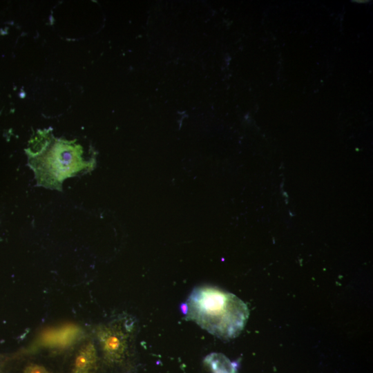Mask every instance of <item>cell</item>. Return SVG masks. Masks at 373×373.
Segmentation results:
<instances>
[{
  "label": "cell",
  "instance_id": "cell-6",
  "mask_svg": "<svg viewBox=\"0 0 373 373\" xmlns=\"http://www.w3.org/2000/svg\"><path fill=\"white\" fill-rule=\"evenodd\" d=\"M211 373H238V365L221 353H211L204 359Z\"/></svg>",
  "mask_w": 373,
  "mask_h": 373
},
{
  "label": "cell",
  "instance_id": "cell-7",
  "mask_svg": "<svg viewBox=\"0 0 373 373\" xmlns=\"http://www.w3.org/2000/svg\"><path fill=\"white\" fill-rule=\"evenodd\" d=\"M23 373H52V372L48 370L43 365L32 363L27 365L24 368Z\"/></svg>",
  "mask_w": 373,
  "mask_h": 373
},
{
  "label": "cell",
  "instance_id": "cell-1",
  "mask_svg": "<svg viewBox=\"0 0 373 373\" xmlns=\"http://www.w3.org/2000/svg\"><path fill=\"white\" fill-rule=\"evenodd\" d=\"M181 311L186 320L222 339L238 336L249 314L247 305L236 295L204 285L192 290Z\"/></svg>",
  "mask_w": 373,
  "mask_h": 373
},
{
  "label": "cell",
  "instance_id": "cell-2",
  "mask_svg": "<svg viewBox=\"0 0 373 373\" xmlns=\"http://www.w3.org/2000/svg\"><path fill=\"white\" fill-rule=\"evenodd\" d=\"M82 154L81 146L53 138L37 153H30V164L39 182L58 188L65 178L86 168Z\"/></svg>",
  "mask_w": 373,
  "mask_h": 373
},
{
  "label": "cell",
  "instance_id": "cell-5",
  "mask_svg": "<svg viewBox=\"0 0 373 373\" xmlns=\"http://www.w3.org/2000/svg\"><path fill=\"white\" fill-rule=\"evenodd\" d=\"M97 361L95 345L88 342L77 352L71 373H93L96 369Z\"/></svg>",
  "mask_w": 373,
  "mask_h": 373
},
{
  "label": "cell",
  "instance_id": "cell-4",
  "mask_svg": "<svg viewBox=\"0 0 373 373\" xmlns=\"http://www.w3.org/2000/svg\"><path fill=\"white\" fill-rule=\"evenodd\" d=\"M82 334L80 327L71 323L50 327L40 334L36 345L39 347L64 349L78 341Z\"/></svg>",
  "mask_w": 373,
  "mask_h": 373
},
{
  "label": "cell",
  "instance_id": "cell-3",
  "mask_svg": "<svg viewBox=\"0 0 373 373\" xmlns=\"http://www.w3.org/2000/svg\"><path fill=\"white\" fill-rule=\"evenodd\" d=\"M133 325L114 321L96 328L95 333L104 358L110 365L121 363L125 358Z\"/></svg>",
  "mask_w": 373,
  "mask_h": 373
},
{
  "label": "cell",
  "instance_id": "cell-8",
  "mask_svg": "<svg viewBox=\"0 0 373 373\" xmlns=\"http://www.w3.org/2000/svg\"><path fill=\"white\" fill-rule=\"evenodd\" d=\"M71 373V372H70Z\"/></svg>",
  "mask_w": 373,
  "mask_h": 373
}]
</instances>
